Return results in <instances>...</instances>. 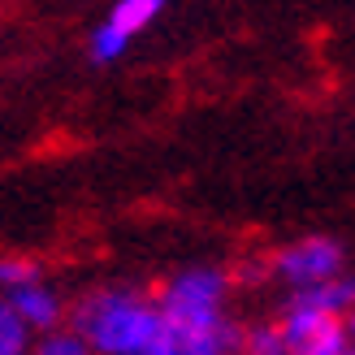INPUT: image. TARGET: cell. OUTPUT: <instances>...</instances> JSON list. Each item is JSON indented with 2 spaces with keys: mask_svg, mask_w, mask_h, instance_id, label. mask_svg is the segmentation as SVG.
<instances>
[{
  "mask_svg": "<svg viewBox=\"0 0 355 355\" xmlns=\"http://www.w3.org/2000/svg\"><path fill=\"white\" fill-rule=\"evenodd\" d=\"M5 304L9 312L31 329V338H40V334H52V329H61L65 325V299L61 291L52 286V282L44 277H35V282H22L17 291L5 295Z\"/></svg>",
  "mask_w": 355,
  "mask_h": 355,
  "instance_id": "obj_6",
  "label": "cell"
},
{
  "mask_svg": "<svg viewBox=\"0 0 355 355\" xmlns=\"http://www.w3.org/2000/svg\"><path fill=\"white\" fill-rule=\"evenodd\" d=\"M65 329H74L92 355H148L161 312L139 286H92L65 308Z\"/></svg>",
  "mask_w": 355,
  "mask_h": 355,
  "instance_id": "obj_1",
  "label": "cell"
},
{
  "mask_svg": "<svg viewBox=\"0 0 355 355\" xmlns=\"http://www.w3.org/2000/svg\"><path fill=\"white\" fill-rule=\"evenodd\" d=\"M156 299V312L165 321H187V325H208V321H221L230 316L225 299H230V277L212 264H195V269L173 273L161 291L152 295Z\"/></svg>",
  "mask_w": 355,
  "mask_h": 355,
  "instance_id": "obj_2",
  "label": "cell"
},
{
  "mask_svg": "<svg viewBox=\"0 0 355 355\" xmlns=\"http://www.w3.org/2000/svg\"><path fill=\"white\" fill-rule=\"evenodd\" d=\"M161 9H165V0H117L109 9V17H104V26H113L117 35L135 40L139 31H148L156 17H161Z\"/></svg>",
  "mask_w": 355,
  "mask_h": 355,
  "instance_id": "obj_8",
  "label": "cell"
},
{
  "mask_svg": "<svg viewBox=\"0 0 355 355\" xmlns=\"http://www.w3.org/2000/svg\"><path fill=\"white\" fill-rule=\"evenodd\" d=\"M347 355H355V351H347Z\"/></svg>",
  "mask_w": 355,
  "mask_h": 355,
  "instance_id": "obj_15",
  "label": "cell"
},
{
  "mask_svg": "<svg viewBox=\"0 0 355 355\" xmlns=\"http://www.w3.org/2000/svg\"><path fill=\"white\" fill-rule=\"evenodd\" d=\"M126 48H130L126 35H117L113 26H104V22L92 31V44H87V52H92L96 65H113V61H121V57H126Z\"/></svg>",
  "mask_w": 355,
  "mask_h": 355,
  "instance_id": "obj_10",
  "label": "cell"
},
{
  "mask_svg": "<svg viewBox=\"0 0 355 355\" xmlns=\"http://www.w3.org/2000/svg\"><path fill=\"white\" fill-rule=\"evenodd\" d=\"M243 338L247 329L234 316H221V321L208 325H187L161 316V329H156V343L148 355H243Z\"/></svg>",
  "mask_w": 355,
  "mask_h": 355,
  "instance_id": "obj_3",
  "label": "cell"
},
{
  "mask_svg": "<svg viewBox=\"0 0 355 355\" xmlns=\"http://www.w3.org/2000/svg\"><path fill=\"white\" fill-rule=\"evenodd\" d=\"M31 355H92L87 351V343L78 338L74 329H52V334H40V338L31 343Z\"/></svg>",
  "mask_w": 355,
  "mask_h": 355,
  "instance_id": "obj_11",
  "label": "cell"
},
{
  "mask_svg": "<svg viewBox=\"0 0 355 355\" xmlns=\"http://www.w3.org/2000/svg\"><path fill=\"white\" fill-rule=\"evenodd\" d=\"M243 355H291L286 351V338H282V329H277V321H264V325L247 329Z\"/></svg>",
  "mask_w": 355,
  "mask_h": 355,
  "instance_id": "obj_12",
  "label": "cell"
},
{
  "mask_svg": "<svg viewBox=\"0 0 355 355\" xmlns=\"http://www.w3.org/2000/svg\"><path fill=\"white\" fill-rule=\"evenodd\" d=\"M31 329L9 312V304L0 299V355H31Z\"/></svg>",
  "mask_w": 355,
  "mask_h": 355,
  "instance_id": "obj_9",
  "label": "cell"
},
{
  "mask_svg": "<svg viewBox=\"0 0 355 355\" xmlns=\"http://www.w3.org/2000/svg\"><path fill=\"white\" fill-rule=\"evenodd\" d=\"M273 273L291 286V295L325 286V282L343 277V247L334 239H299L273 256Z\"/></svg>",
  "mask_w": 355,
  "mask_h": 355,
  "instance_id": "obj_4",
  "label": "cell"
},
{
  "mask_svg": "<svg viewBox=\"0 0 355 355\" xmlns=\"http://www.w3.org/2000/svg\"><path fill=\"white\" fill-rule=\"evenodd\" d=\"M291 299L304 304V308H312V312H325V316H347L355 308V277H334V282H325V286L295 291Z\"/></svg>",
  "mask_w": 355,
  "mask_h": 355,
  "instance_id": "obj_7",
  "label": "cell"
},
{
  "mask_svg": "<svg viewBox=\"0 0 355 355\" xmlns=\"http://www.w3.org/2000/svg\"><path fill=\"white\" fill-rule=\"evenodd\" d=\"M343 334H347V343H355V308L343 316Z\"/></svg>",
  "mask_w": 355,
  "mask_h": 355,
  "instance_id": "obj_14",
  "label": "cell"
},
{
  "mask_svg": "<svg viewBox=\"0 0 355 355\" xmlns=\"http://www.w3.org/2000/svg\"><path fill=\"white\" fill-rule=\"evenodd\" d=\"M35 277H44L35 260H26V256H0V299H5L9 291H17L22 282H35Z\"/></svg>",
  "mask_w": 355,
  "mask_h": 355,
  "instance_id": "obj_13",
  "label": "cell"
},
{
  "mask_svg": "<svg viewBox=\"0 0 355 355\" xmlns=\"http://www.w3.org/2000/svg\"><path fill=\"white\" fill-rule=\"evenodd\" d=\"M282 338H286V351L291 355H347L351 343L343 334V316H325V312H312L304 304H286L282 312Z\"/></svg>",
  "mask_w": 355,
  "mask_h": 355,
  "instance_id": "obj_5",
  "label": "cell"
}]
</instances>
